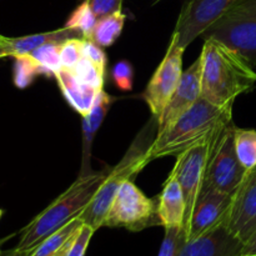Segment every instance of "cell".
<instances>
[{
	"label": "cell",
	"instance_id": "obj_1",
	"mask_svg": "<svg viewBox=\"0 0 256 256\" xmlns=\"http://www.w3.org/2000/svg\"><path fill=\"white\" fill-rule=\"evenodd\" d=\"M202 98L218 106H232L235 99L255 86L254 66L224 42L206 38L202 54Z\"/></svg>",
	"mask_w": 256,
	"mask_h": 256
},
{
	"label": "cell",
	"instance_id": "obj_2",
	"mask_svg": "<svg viewBox=\"0 0 256 256\" xmlns=\"http://www.w3.org/2000/svg\"><path fill=\"white\" fill-rule=\"evenodd\" d=\"M232 122V106H218L200 98L172 126L158 132L150 148V162L178 156L190 148L212 139Z\"/></svg>",
	"mask_w": 256,
	"mask_h": 256
},
{
	"label": "cell",
	"instance_id": "obj_3",
	"mask_svg": "<svg viewBox=\"0 0 256 256\" xmlns=\"http://www.w3.org/2000/svg\"><path fill=\"white\" fill-rule=\"evenodd\" d=\"M108 172L109 169L79 175V178L62 195H59L20 232L18 249L32 250L52 232L79 218L92 202Z\"/></svg>",
	"mask_w": 256,
	"mask_h": 256
},
{
	"label": "cell",
	"instance_id": "obj_4",
	"mask_svg": "<svg viewBox=\"0 0 256 256\" xmlns=\"http://www.w3.org/2000/svg\"><path fill=\"white\" fill-rule=\"evenodd\" d=\"M156 134L158 120L152 116L132 140V145L122 160L112 170H109L92 202L79 215V219L85 225L92 228L95 232L102 228V222L119 188L128 180H132V178L139 174L150 162V148L156 138Z\"/></svg>",
	"mask_w": 256,
	"mask_h": 256
},
{
	"label": "cell",
	"instance_id": "obj_5",
	"mask_svg": "<svg viewBox=\"0 0 256 256\" xmlns=\"http://www.w3.org/2000/svg\"><path fill=\"white\" fill-rule=\"evenodd\" d=\"M234 129V122H229L212 140L200 192L218 190L235 194L246 178L248 170L242 166L235 152Z\"/></svg>",
	"mask_w": 256,
	"mask_h": 256
},
{
	"label": "cell",
	"instance_id": "obj_6",
	"mask_svg": "<svg viewBox=\"0 0 256 256\" xmlns=\"http://www.w3.org/2000/svg\"><path fill=\"white\" fill-rule=\"evenodd\" d=\"M202 38H214L256 66V0H242L212 25Z\"/></svg>",
	"mask_w": 256,
	"mask_h": 256
},
{
	"label": "cell",
	"instance_id": "obj_7",
	"mask_svg": "<svg viewBox=\"0 0 256 256\" xmlns=\"http://www.w3.org/2000/svg\"><path fill=\"white\" fill-rule=\"evenodd\" d=\"M160 225L156 200L148 198L132 180L125 182L115 194L102 228H124L130 232H142Z\"/></svg>",
	"mask_w": 256,
	"mask_h": 256
},
{
	"label": "cell",
	"instance_id": "obj_8",
	"mask_svg": "<svg viewBox=\"0 0 256 256\" xmlns=\"http://www.w3.org/2000/svg\"><path fill=\"white\" fill-rule=\"evenodd\" d=\"M185 49L172 36L166 52L158 65L152 79L142 92V98L149 106L152 116L160 119L170 98L179 85L182 70V56Z\"/></svg>",
	"mask_w": 256,
	"mask_h": 256
},
{
	"label": "cell",
	"instance_id": "obj_9",
	"mask_svg": "<svg viewBox=\"0 0 256 256\" xmlns=\"http://www.w3.org/2000/svg\"><path fill=\"white\" fill-rule=\"evenodd\" d=\"M242 0H185L172 36L186 49Z\"/></svg>",
	"mask_w": 256,
	"mask_h": 256
},
{
	"label": "cell",
	"instance_id": "obj_10",
	"mask_svg": "<svg viewBox=\"0 0 256 256\" xmlns=\"http://www.w3.org/2000/svg\"><path fill=\"white\" fill-rule=\"evenodd\" d=\"M214 138L208 140V142H200V144L195 145V146L188 149L186 152L178 155L176 162L172 170V174L176 178L180 186H182V194L185 198V204H186L184 225L189 219L190 214L195 206V202H196L200 192H202L205 168H206L210 146H212Z\"/></svg>",
	"mask_w": 256,
	"mask_h": 256
},
{
	"label": "cell",
	"instance_id": "obj_11",
	"mask_svg": "<svg viewBox=\"0 0 256 256\" xmlns=\"http://www.w3.org/2000/svg\"><path fill=\"white\" fill-rule=\"evenodd\" d=\"M234 195L218 190L200 192L194 209L184 225L186 240L196 239L222 222H226Z\"/></svg>",
	"mask_w": 256,
	"mask_h": 256
},
{
	"label": "cell",
	"instance_id": "obj_12",
	"mask_svg": "<svg viewBox=\"0 0 256 256\" xmlns=\"http://www.w3.org/2000/svg\"><path fill=\"white\" fill-rule=\"evenodd\" d=\"M226 225L244 244L256 232V166L235 192Z\"/></svg>",
	"mask_w": 256,
	"mask_h": 256
},
{
	"label": "cell",
	"instance_id": "obj_13",
	"mask_svg": "<svg viewBox=\"0 0 256 256\" xmlns=\"http://www.w3.org/2000/svg\"><path fill=\"white\" fill-rule=\"evenodd\" d=\"M202 98V62L198 58L182 75L179 85L170 98L164 112L158 120V132L172 126Z\"/></svg>",
	"mask_w": 256,
	"mask_h": 256
},
{
	"label": "cell",
	"instance_id": "obj_14",
	"mask_svg": "<svg viewBox=\"0 0 256 256\" xmlns=\"http://www.w3.org/2000/svg\"><path fill=\"white\" fill-rule=\"evenodd\" d=\"M244 242L235 236L226 222L192 240H185L179 256H242Z\"/></svg>",
	"mask_w": 256,
	"mask_h": 256
},
{
	"label": "cell",
	"instance_id": "obj_15",
	"mask_svg": "<svg viewBox=\"0 0 256 256\" xmlns=\"http://www.w3.org/2000/svg\"><path fill=\"white\" fill-rule=\"evenodd\" d=\"M185 198L176 178L170 172L164 182L162 192L156 199V212L162 226L184 228L185 222Z\"/></svg>",
	"mask_w": 256,
	"mask_h": 256
},
{
	"label": "cell",
	"instance_id": "obj_16",
	"mask_svg": "<svg viewBox=\"0 0 256 256\" xmlns=\"http://www.w3.org/2000/svg\"><path fill=\"white\" fill-rule=\"evenodd\" d=\"M115 98L106 94L104 89L98 92L95 98L94 105L88 116L82 118V169L79 175H85L92 172L90 168V159H92V142H94L95 135L99 132L100 126L102 125L108 112L110 110L112 105L114 104Z\"/></svg>",
	"mask_w": 256,
	"mask_h": 256
},
{
	"label": "cell",
	"instance_id": "obj_17",
	"mask_svg": "<svg viewBox=\"0 0 256 256\" xmlns=\"http://www.w3.org/2000/svg\"><path fill=\"white\" fill-rule=\"evenodd\" d=\"M59 89L68 104L82 118L90 114L96 98L98 90L90 85L80 82L72 70L62 68L54 74Z\"/></svg>",
	"mask_w": 256,
	"mask_h": 256
},
{
	"label": "cell",
	"instance_id": "obj_18",
	"mask_svg": "<svg viewBox=\"0 0 256 256\" xmlns=\"http://www.w3.org/2000/svg\"><path fill=\"white\" fill-rule=\"evenodd\" d=\"M70 38H84L80 32L76 30L68 29L62 26V29L54 30V32H39V34L25 35V36L18 38H8L5 39V45H6L9 58H14L16 55L28 54L32 50L42 46V45L50 44V42H56L62 44L65 40Z\"/></svg>",
	"mask_w": 256,
	"mask_h": 256
},
{
	"label": "cell",
	"instance_id": "obj_19",
	"mask_svg": "<svg viewBox=\"0 0 256 256\" xmlns=\"http://www.w3.org/2000/svg\"><path fill=\"white\" fill-rule=\"evenodd\" d=\"M125 16L122 12L99 18L96 20L90 40L102 48H109L122 35L125 24Z\"/></svg>",
	"mask_w": 256,
	"mask_h": 256
},
{
	"label": "cell",
	"instance_id": "obj_20",
	"mask_svg": "<svg viewBox=\"0 0 256 256\" xmlns=\"http://www.w3.org/2000/svg\"><path fill=\"white\" fill-rule=\"evenodd\" d=\"M84 225V222L76 218V219L72 220L64 226L60 228L52 235L42 240L38 246L34 248L32 254L29 256H52L56 254L75 234L80 230V228Z\"/></svg>",
	"mask_w": 256,
	"mask_h": 256
},
{
	"label": "cell",
	"instance_id": "obj_21",
	"mask_svg": "<svg viewBox=\"0 0 256 256\" xmlns=\"http://www.w3.org/2000/svg\"><path fill=\"white\" fill-rule=\"evenodd\" d=\"M235 152L242 166L250 172L256 166V130L234 129Z\"/></svg>",
	"mask_w": 256,
	"mask_h": 256
},
{
	"label": "cell",
	"instance_id": "obj_22",
	"mask_svg": "<svg viewBox=\"0 0 256 256\" xmlns=\"http://www.w3.org/2000/svg\"><path fill=\"white\" fill-rule=\"evenodd\" d=\"M38 75H44V70L30 56V54L14 56L12 82L18 89H26L36 79Z\"/></svg>",
	"mask_w": 256,
	"mask_h": 256
},
{
	"label": "cell",
	"instance_id": "obj_23",
	"mask_svg": "<svg viewBox=\"0 0 256 256\" xmlns=\"http://www.w3.org/2000/svg\"><path fill=\"white\" fill-rule=\"evenodd\" d=\"M96 20L98 18L95 16L92 10L90 9L89 4L86 2H82L69 15V18L65 22L64 28L80 32L82 36H84V39H90L95 24H96Z\"/></svg>",
	"mask_w": 256,
	"mask_h": 256
},
{
	"label": "cell",
	"instance_id": "obj_24",
	"mask_svg": "<svg viewBox=\"0 0 256 256\" xmlns=\"http://www.w3.org/2000/svg\"><path fill=\"white\" fill-rule=\"evenodd\" d=\"M28 54H30V56L42 66L46 76H54L55 72L62 68L60 62V44L56 42L42 45Z\"/></svg>",
	"mask_w": 256,
	"mask_h": 256
},
{
	"label": "cell",
	"instance_id": "obj_25",
	"mask_svg": "<svg viewBox=\"0 0 256 256\" xmlns=\"http://www.w3.org/2000/svg\"><path fill=\"white\" fill-rule=\"evenodd\" d=\"M70 70H72V74H74L80 82L90 85V86H92L94 89H96L98 92L102 90L105 74H102L99 70V68H98L94 62H90L88 58L82 56V59L75 64V66Z\"/></svg>",
	"mask_w": 256,
	"mask_h": 256
},
{
	"label": "cell",
	"instance_id": "obj_26",
	"mask_svg": "<svg viewBox=\"0 0 256 256\" xmlns=\"http://www.w3.org/2000/svg\"><path fill=\"white\" fill-rule=\"evenodd\" d=\"M185 240H186V232L184 228H166L158 256H179Z\"/></svg>",
	"mask_w": 256,
	"mask_h": 256
},
{
	"label": "cell",
	"instance_id": "obj_27",
	"mask_svg": "<svg viewBox=\"0 0 256 256\" xmlns=\"http://www.w3.org/2000/svg\"><path fill=\"white\" fill-rule=\"evenodd\" d=\"M84 38H70L60 44V62L65 69H72L82 58Z\"/></svg>",
	"mask_w": 256,
	"mask_h": 256
},
{
	"label": "cell",
	"instance_id": "obj_28",
	"mask_svg": "<svg viewBox=\"0 0 256 256\" xmlns=\"http://www.w3.org/2000/svg\"><path fill=\"white\" fill-rule=\"evenodd\" d=\"M112 79L122 92H130L134 86V66L128 60H120L112 66Z\"/></svg>",
	"mask_w": 256,
	"mask_h": 256
},
{
	"label": "cell",
	"instance_id": "obj_29",
	"mask_svg": "<svg viewBox=\"0 0 256 256\" xmlns=\"http://www.w3.org/2000/svg\"><path fill=\"white\" fill-rule=\"evenodd\" d=\"M94 232L95 230L92 228L88 226L85 224L82 225L79 232H78L76 236L72 240V245H70L69 250H68L65 256H84Z\"/></svg>",
	"mask_w": 256,
	"mask_h": 256
},
{
	"label": "cell",
	"instance_id": "obj_30",
	"mask_svg": "<svg viewBox=\"0 0 256 256\" xmlns=\"http://www.w3.org/2000/svg\"><path fill=\"white\" fill-rule=\"evenodd\" d=\"M82 56L88 58L90 62H94V64L99 68L100 72H102V74H105L108 59L102 46L95 44L92 40L84 39V44H82Z\"/></svg>",
	"mask_w": 256,
	"mask_h": 256
},
{
	"label": "cell",
	"instance_id": "obj_31",
	"mask_svg": "<svg viewBox=\"0 0 256 256\" xmlns=\"http://www.w3.org/2000/svg\"><path fill=\"white\" fill-rule=\"evenodd\" d=\"M85 2L89 4L90 9L92 10L95 16L99 19V18L122 12L124 0H85Z\"/></svg>",
	"mask_w": 256,
	"mask_h": 256
},
{
	"label": "cell",
	"instance_id": "obj_32",
	"mask_svg": "<svg viewBox=\"0 0 256 256\" xmlns=\"http://www.w3.org/2000/svg\"><path fill=\"white\" fill-rule=\"evenodd\" d=\"M256 255V232L252 234V236L244 244L242 249V256H252Z\"/></svg>",
	"mask_w": 256,
	"mask_h": 256
},
{
	"label": "cell",
	"instance_id": "obj_33",
	"mask_svg": "<svg viewBox=\"0 0 256 256\" xmlns=\"http://www.w3.org/2000/svg\"><path fill=\"white\" fill-rule=\"evenodd\" d=\"M32 250H20V249H18V248H14V249L2 252L0 256H29L30 254H32Z\"/></svg>",
	"mask_w": 256,
	"mask_h": 256
},
{
	"label": "cell",
	"instance_id": "obj_34",
	"mask_svg": "<svg viewBox=\"0 0 256 256\" xmlns=\"http://www.w3.org/2000/svg\"><path fill=\"white\" fill-rule=\"evenodd\" d=\"M5 39H6V36L0 34V59L2 58H9V52H8L6 45H5Z\"/></svg>",
	"mask_w": 256,
	"mask_h": 256
},
{
	"label": "cell",
	"instance_id": "obj_35",
	"mask_svg": "<svg viewBox=\"0 0 256 256\" xmlns=\"http://www.w3.org/2000/svg\"><path fill=\"white\" fill-rule=\"evenodd\" d=\"M76 234H78V232H76ZM76 234H75V235H74V236H72V239H70V240H69V242H66V244H65V245H64V246H62V249H60V250H59V252H56V254H55V255H52V256H65V255H66L68 250H69L70 245H72V240H74V238H75V236H76Z\"/></svg>",
	"mask_w": 256,
	"mask_h": 256
},
{
	"label": "cell",
	"instance_id": "obj_36",
	"mask_svg": "<svg viewBox=\"0 0 256 256\" xmlns=\"http://www.w3.org/2000/svg\"><path fill=\"white\" fill-rule=\"evenodd\" d=\"M9 238H10V236H8V238H4V239H0V255H2V245L4 244V242H6V240L9 239Z\"/></svg>",
	"mask_w": 256,
	"mask_h": 256
},
{
	"label": "cell",
	"instance_id": "obj_37",
	"mask_svg": "<svg viewBox=\"0 0 256 256\" xmlns=\"http://www.w3.org/2000/svg\"><path fill=\"white\" fill-rule=\"evenodd\" d=\"M2 214H4V212H2V209H0V218H2Z\"/></svg>",
	"mask_w": 256,
	"mask_h": 256
},
{
	"label": "cell",
	"instance_id": "obj_38",
	"mask_svg": "<svg viewBox=\"0 0 256 256\" xmlns=\"http://www.w3.org/2000/svg\"><path fill=\"white\" fill-rule=\"evenodd\" d=\"M252 256H256V255H252Z\"/></svg>",
	"mask_w": 256,
	"mask_h": 256
}]
</instances>
